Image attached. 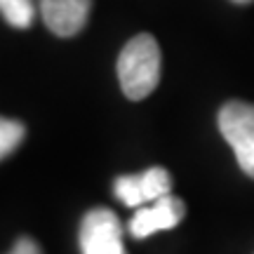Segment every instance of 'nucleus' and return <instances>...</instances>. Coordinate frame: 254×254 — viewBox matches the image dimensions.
I'll return each mask as SVG.
<instances>
[{
    "instance_id": "nucleus-9",
    "label": "nucleus",
    "mask_w": 254,
    "mask_h": 254,
    "mask_svg": "<svg viewBox=\"0 0 254 254\" xmlns=\"http://www.w3.org/2000/svg\"><path fill=\"white\" fill-rule=\"evenodd\" d=\"M9 254H43V250H40V245H38L33 238L21 236L17 243H14V247H12Z\"/></svg>"
},
{
    "instance_id": "nucleus-5",
    "label": "nucleus",
    "mask_w": 254,
    "mask_h": 254,
    "mask_svg": "<svg viewBox=\"0 0 254 254\" xmlns=\"http://www.w3.org/2000/svg\"><path fill=\"white\" fill-rule=\"evenodd\" d=\"M184 214H186L184 200L170 193V195L155 200L146 207L136 209V214L129 221V233L139 240H144V238L153 236L158 231H170L177 224H182Z\"/></svg>"
},
{
    "instance_id": "nucleus-8",
    "label": "nucleus",
    "mask_w": 254,
    "mask_h": 254,
    "mask_svg": "<svg viewBox=\"0 0 254 254\" xmlns=\"http://www.w3.org/2000/svg\"><path fill=\"white\" fill-rule=\"evenodd\" d=\"M24 134H26L24 123L12 118H0V160L17 151L24 141Z\"/></svg>"
},
{
    "instance_id": "nucleus-4",
    "label": "nucleus",
    "mask_w": 254,
    "mask_h": 254,
    "mask_svg": "<svg viewBox=\"0 0 254 254\" xmlns=\"http://www.w3.org/2000/svg\"><path fill=\"white\" fill-rule=\"evenodd\" d=\"M113 190L127 207H144L172 193V174L165 167H151L141 174H125L116 179Z\"/></svg>"
},
{
    "instance_id": "nucleus-7",
    "label": "nucleus",
    "mask_w": 254,
    "mask_h": 254,
    "mask_svg": "<svg viewBox=\"0 0 254 254\" xmlns=\"http://www.w3.org/2000/svg\"><path fill=\"white\" fill-rule=\"evenodd\" d=\"M0 14L9 26L28 28L36 19V2L33 0H0Z\"/></svg>"
},
{
    "instance_id": "nucleus-2",
    "label": "nucleus",
    "mask_w": 254,
    "mask_h": 254,
    "mask_svg": "<svg viewBox=\"0 0 254 254\" xmlns=\"http://www.w3.org/2000/svg\"><path fill=\"white\" fill-rule=\"evenodd\" d=\"M219 132L233 148L240 170L254 179V104H224L219 111Z\"/></svg>"
},
{
    "instance_id": "nucleus-1",
    "label": "nucleus",
    "mask_w": 254,
    "mask_h": 254,
    "mask_svg": "<svg viewBox=\"0 0 254 254\" xmlns=\"http://www.w3.org/2000/svg\"><path fill=\"white\" fill-rule=\"evenodd\" d=\"M118 78L127 99L141 101L160 82V47L148 33L134 36L118 57Z\"/></svg>"
},
{
    "instance_id": "nucleus-3",
    "label": "nucleus",
    "mask_w": 254,
    "mask_h": 254,
    "mask_svg": "<svg viewBox=\"0 0 254 254\" xmlns=\"http://www.w3.org/2000/svg\"><path fill=\"white\" fill-rule=\"evenodd\" d=\"M82 254H127L123 243V224L113 209H90L80 224Z\"/></svg>"
},
{
    "instance_id": "nucleus-6",
    "label": "nucleus",
    "mask_w": 254,
    "mask_h": 254,
    "mask_svg": "<svg viewBox=\"0 0 254 254\" xmlns=\"http://www.w3.org/2000/svg\"><path fill=\"white\" fill-rule=\"evenodd\" d=\"M92 0H40V14L45 26L62 38L80 33L90 19Z\"/></svg>"
},
{
    "instance_id": "nucleus-10",
    "label": "nucleus",
    "mask_w": 254,
    "mask_h": 254,
    "mask_svg": "<svg viewBox=\"0 0 254 254\" xmlns=\"http://www.w3.org/2000/svg\"><path fill=\"white\" fill-rule=\"evenodd\" d=\"M233 2H238V5H247V2H252V0H233Z\"/></svg>"
}]
</instances>
